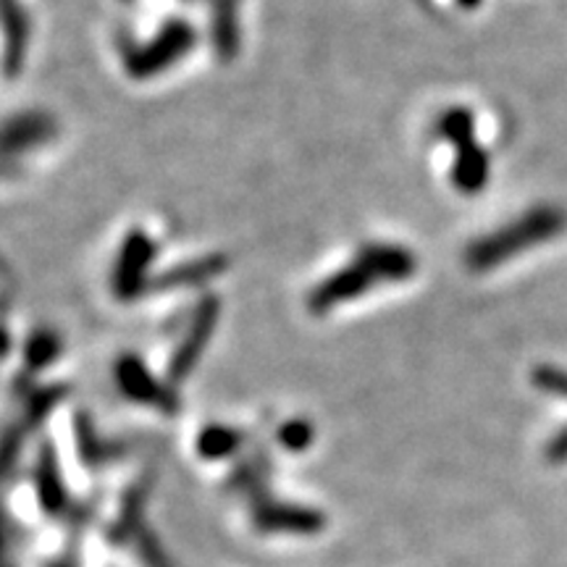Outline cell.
Returning <instances> with one entry per match:
<instances>
[{
  "label": "cell",
  "instance_id": "cell-6",
  "mask_svg": "<svg viewBox=\"0 0 567 567\" xmlns=\"http://www.w3.org/2000/svg\"><path fill=\"white\" fill-rule=\"evenodd\" d=\"M218 316H221V302L216 297H205L195 308L193 321H189L187 331H184L182 342L176 344L172 365H168V375H172L174 384L187 379L195 371V365L200 363L205 347H208L213 331L218 326Z\"/></svg>",
  "mask_w": 567,
  "mask_h": 567
},
{
  "label": "cell",
  "instance_id": "cell-3",
  "mask_svg": "<svg viewBox=\"0 0 567 567\" xmlns=\"http://www.w3.org/2000/svg\"><path fill=\"white\" fill-rule=\"evenodd\" d=\"M436 134L455 145L452 182L460 193H478L488 179V155L476 142V118L467 109H450L436 118Z\"/></svg>",
  "mask_w": 567,
  "mask_h": 567
},
{
  "label": "cell",
  "instance_id": "cell-1",
  "mask_svg": "<svg viewBox=\"0 0 567 567\" xmlns=\"http://www.w3.org/2000/svg\"><path fill=\"white\" fill-rule=\"evenodd\" d=\"M417 271V258L413 250L402 245L371 243L360 247V252L331 276L318 284L308 295V310L316 316L329 313V310L347 305L363 297L368 289L379 284L405 281Z\"/></svg>",
  "mask_w": 567,
  "mask_h": 567
},
{
  "label": "cell",
  "instance_id": "cell-2",
  "mask_svg": "<svg viewBox=\"0 0 567 567\" xmlns=\"http://www.w3.org/2000/svg\"><path fill=\"white\" fill-rule=\"evenodd\" d=\"M567 229V213L557 205H536L513 224L502 226L494 234H486L465 250V266L471 271H492L509 264L530 247H538L559 237Z\"/></svg>",
  "mask_w": 567,
  "mask_h": 567
},
{
  "label": "cell",
  "instance_id": "cell-5",
  "mask_svg": "<svg viewBox=\"0 0 567 567\" xmlns=\"http://www.w3.org/2000/svg\"><path fill=\"white\" fill-rule=\"evenodd\" d=\"M155 252H158V247H155L151 234H145L142 229L126 234L111 274L113 295L118 300H137L151 287V266L155 260Z\"/></svg>",
  "mask_w": 567,
  "mask_h": 567
},
{
  "label": "cell",
  "instance_id": "cell-4",
  "mask_svg": "<svg viewBox=\"0 0 567 567\" xmlns=\"http://www.w3.org/2000/svg\"><path fill=\"white\" fill-rule=\"evenodd\" d=\"M195 40L197 32L193 30V24H187L184 19L168 21L151 42L134 45L124 53L126 74L134 76V80H147V76L161 74V71L172 69L176 61H182L184 55L193 51Z\"/></svg>",
  "mask_w": 567,
  "mask_h": 567
},
{
  "label": "cell",
  "instance_id": "cell-9",
  "mask_svg": "<svg viewBox=\"0 0 567 567\" xmlns=\"http://www.w3.org/2000/svg\"><path fill=\"white\" fill-rule=\"evenodd\" d=\"M116 381L122 392L132 400L163 408L172 405V394L153 379V373L147 371V365L142 363L137 354H122V360L116 363Z\"/></svg>",
  "mask_w": 567,
  "mask_h": 567
},
{
  "label": "cell",
  "instance_id": "cell-11",
  "mask_svg": "<svg viewBox=\"0 0 567 567\" xmlns=\"http://www.w3.org/2000/svg\"><path fill=\"white\" fill-rule=\"evenodd\" d=\"M226 266H229V260H226L224 255H205V258H197L193 264L176 266L174 271H168L166 276H161V279H155L153 287H161V289L163 287H172V289L197 287V284H205L216 279L218 274H224Z\"/></svg>",
  "mask_w": 567,
  "mask_h": 567
},
{
  "label": "cell",
  "instance_id": "cell-8",
  "mask_svg": "<svg viewBox=\"0 0 567 567\" xmlns=\"http://www.w3.org/2000/svg\"><path fill=\"white\" fill-rule=\"evenodd\" d=\"M0 30H3L6 76H19L30 48V19L17 0H0Z\"/></svg>",
  "mask_w": 567,
  "mask_h": 567
},
{
  "label": "cell",
  "instance_id": "cell-12",
  "mask_svg": "<svg viewBox=\"0 0 567 567\" xmlns=\"http://www.w3.org/2000/svg\"><path fill=\"white\" fill-rule=\"evenodd\" d=\"M24 352H27V360H30L34 368H45V365H51L55 358H59L61 339L55 337L53 331H38V334L27 342Z\"/></svg>",
  "mask_w": 567,
  "mask_h": 567
},
{
  "label": "cell",
  "instance_id": "cell-7",
  "mask_svg": "<svg viewBox=\"0 0 567 567\" xmlns=\"http://www.w3.org/2000/svg\"><path fill=\"white\" fill-rule=\"evenodd\" d=\"M55 134V122L48 113H21L13 116L11 122L0 126V158L3 155H19L34 147L45 145Z\"/></svg>",
  "mask_w": 567,
  "mask_h": 567
},
{
  "label": "cell",
  "instance_id": "cell-10",
  "mask_svg": "<svg viewBox=\"0 0 567 567\" xmlns=\"http://www.w3.org/2000/svg\"><path fill=\"white\" fill-rule=\"evenodd\" d=\"M210 40L213 51L221 61L237 59L239 53V13H237V0H213V13H210Z\"/></svg>",
  "mask_w": 567,
  "mask_h": 567
}]
</instances>
